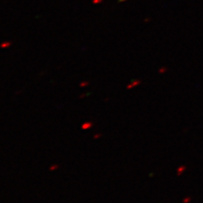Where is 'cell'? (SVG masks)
<instances>
[{"instance_id": "1", "label": "cell", "mask_w": 203, "mask_h": 203, "mask_svg": "<svg viewBox=\"0 0 203 203\" xmlns=\"http://www.w3.org/2000/svg\"><path fill=\"white\" fill-rule=\"evenodd\" d=\"M92 125V124L91 123H86V124H84V125H82V128L84 129H89L91 126Z\"/></svg>"}, {"instance_id": "2", "label": "cell", "mask_w": 203, "mask_h": 203, "mask_svg": "<svg viewBox=\"0 0 203 203\" xmlns=\"http://www.w3.org/2000/svg\"><path fill=\"white\" fill-rule=\"evenodd\" d=\"M58 168V166H53V167H51L50 170H55V168Z\"/></svg>"}]
</instances>
